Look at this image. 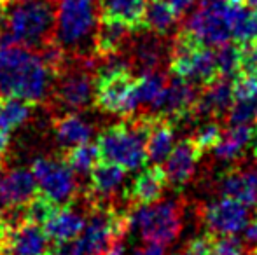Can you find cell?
Segmentation results:
<instances>
[{"instance_id": "35", "label": "cell", "mask_w": 257, "mask_h": 255, "mask_svg": "<svg viewBox=\"0 0 257 255\" xmlns=\"http://www.w3.org/2000/svg\"><path fill=\"white\" fill-rule=\"evenodd\" d=\"M212 255H247V248L234 236H213Z\"/></svg>"}, {"instance_id": "24", "label": "cell", "mask_w": 257, "mask_h": 255, "mask_svg": "<svg viewBox=\"0 0 257 255\" xmlns=\"http://www.w3.org/2000/svg\"><path fill=\"white\" fill-rule=\"evenodd\" d=\"M100 18H110L128 25L133 32L144 30L147 0H96Z\"/></svg>"}, {"instance_id": "48", "label": "cell", "mask_w": 257, "mask_h": 255, "mask_svg": "<svg viewBox=\"0 0 257 255\" xmlns=\"http://www.w3.org/2000/svg\"><path fill=\"white\" fill-rule=\"evenodd\" d=\"M4 2H6V4H7V2H9V0H4Z\"/></svg>"}, {"instance_id": "19", "label": "cell", "mask_w": 257, "mask_h": 255, "mask_svg": "<svg viewBox=\"0 0 257 255\" xmlns=\"http://www.w3.org/2000/svg\"><path fill=\"white\" fill-rule=\"evenodd\" d=\"M168 180H166L165 170L161 164H151L144 171H140L135 177L133 184L126 191L130 206H142L151 204L161 199Z\"/></svg>"}, {"instance_id": "36", "label": "cell", "mask_w": 257, "mask_h": 255, "mask_svg": "<svg viewBox=\"0 0 257 255\" xmlns=\"http://www.w3.org/2000/svg\"><path fill=\"white\" fill-rule=\"evenodd\" d=\"M243 245L247 250L257 253V217L254 220H248L243 227Z\"/></svg>"}, {"instance_id": "43", "label": "cell", "mask_w": 257, "mask_h": 255, "mask_svg": "<svg viewBox=\"0 0 257 255\" xmlns=\"http://www.w3.org/2000/svg\"><path fill=\"white\" fill-rule=\"evenodd\" d=\"M243 2L248 4L250 7H255V9H257V0H243Z\"/></svg>"}, {"instance_id": "16", "label": "cell", "mask_w": 257, "mask_h": 255, "mask_svg": "<svg viewBox=\"0 0 257 255\" xmlns=\"http://www.w3.org/2000/svg\"><path fill=\"white\" fill-rule=\"evenodd\" d=\"M201 95L194 103V117L200 119H222L227 116L234 102V81L229 77H217L201 88Z\"/></svg>"}, {"instance_id": "30", "label": "cell", "mask_w": 257, "mask_h": 255, "mask_svg": "<svg viewBox=\"0 0 257 255\" xmlns=\"http://www.w3.org/2000/svg\"><path fill=\"white\" fill-rule=\"evenodd\" d=\"M61 157H63L65 163L72 168V171H74V173H79V175H88L89 171L96 166V163L102 161L98 145H96V143H91V142L70 147V149L65 150Z\"/></svg>"}, {"instance_id": "7", "label": "cell", "mask_w": 257, "mask_h": 255, "mask_svg": "<svg viewBox=\"0 0 257 255\" xmlns=\"http://www.w3.org/2000/svg\"><path fill=\"white\" fill-rule=\"evenodd\" d=\"M130 229L147 243L170 245L184 227V206L177 199L156 201L142 206H130Z\"/></svg>"}, {"instance_id": "33", "label": "cell", "mask_w": 257, "mask_h": 255, "mask_svg": "<svg viewBox=\"0 0 257 255\" xmlns=\"http://www.w3.org/2000/svg\"><path fill=\"white\" fill-rule=\"evenodd\" d=\"M236 77L257 84V44L240 46Z\"/></svg>"}, {"instance_id": "5", "label": "cell", "mask_w": 257, "mask_h": 255, "mask_svg": "<svg viewBox=\"0 0 257 255\" xmlns=\"http://www.w3.org/2000/svg\"><path fill=\"white\" fill-rule=\"evenodd\" d=\"M95 68L93 58H72L65 62L54 77L49 102L65 112H81L95 100Z\"/></svg>"}, {"instance_id": "47", "label": "cell", "mask_w": 257, "mask_h": 255, "mask_svg": "<svg viewBox=\"0 0 257 255\" xmlns=\"http://www.w3.org/2000/svg\"><path fill=\"white\" fill-rule=\"evenodd\" d=\"M255 217H257V204H255Z\"/></svg>"}, {"instance_id": "21", "label": "cell", "mask_w": 257, "mask_h": 255, "mask_svg": "<svg viewBox=\"0 0 257 255\" xmlns=\"http://www.w3.org/2000/svg\"><path fill=\"white\" fill-rule=\"evenodd\" d=\"M84 222L86 215L75 210L74 203H72L65 204V206H54L42 227L53 243H63L77 238L84 227Z\"/></svg>"}, {"instance_id": "34", "label": "cell", "mask_w": 257, "mask_h": 255, "mask_svg": "<svg viewBox=\"0 0 257 255\" xmlns=\"http://www.w3.org/2000/svg\"><path fill=\"white\" fill-rule=\"evenodd\" d=\"M257 100L254 98H234L229 112H227V121L231 124H250L255 119Z\"/></svg>"}, {"instance_id": "22", "label": "cell", "mask_w": 257, "mask_h": 255, "mask_svg": "<svg viewBox=\"0 0 257 255\" xmlns=\"http://www.w3.org/2000/svg\"><path fill=\"white\" fill-rule=\"evenodd\" d=\"M147 116V133H146V150L147 161L153 164H163L175 147V124L165 117L153 114Z\"/></svg>"}, {"instance_id": "23", "label": "cell", "mask_w": 257, "mask_h": 255, "mask_svg": "<svg viewBox=\"0 0 257 255\" xmlns=\"http://www.w3.org/2000/svg\"><path fill=\"white\" fill-rule=\"evenodd\" d=\"M255 128L250 124H231L227 129H222V136H220L219 143L213 147V156L219 161H236L241 157L243 150L254 142Z\"/></svg>"}, {"instance_id": "32", "label": "cell", "mask_w": 257, "mask_h": 255, "mask_svg": "<svg viewBox=\"0 0 257 255\" xmlns=\"http://www.w3.org/2000/svg\"><path fill=\"white\" fill-rule=\"evenodd\" d=\"M220 136H222V126L219 119H206L194 129L191 138L201 152H212L213 147L219 143Z\"/></svg>"}, {"instance_id": "2", "label": "cell", "mask_w": 257, "mask_h": 255, "mask_svg": "<svg viewBox=\"0 0 257 255\" xmlns=\"http://www.w3.org/2000/svg\"><path fill=\"white\" fill-rule=\"evenodd\" d=\"M58 0H9L4 32L16 44L42 51L54 42Z\"/></svg>"}, {"instance_id": "29", "label": "cell", "mask_w": 257, "mask_h": 255, "mask_svg": "<svg viewBox=\"0 0 257 255\" xmlns=\"http://www.w3.org/2000/svg\"><path fill=\"white\" fill-rule=\"evenodd\" d=\"M168 77L163 72L153 70V72H142L135 81V102L137 109L144 105H153L165 89Z\"/></svg>"}, {"instance_id": "3", "label": "cell", "mask_w": 257, "mask_h": 255, "mask_svg": "<svg viewBox=\"0 0 257 255\" xmlns=\"http://www.w3.org/2000/svg\"><path fill=\"white\" fill-rule=\"evenodd\" d=\"M100 21L96 0H58L54 42L72 58L95 56V34Z\"/></svg>"}, {"instance_id": "15", "label": "cell", "mask_w": 257, "mask_h": 255, "mask_svg": "<svg viewBox=\"0 0 257 255\" xmlns=\"http://www.w3.org/2000/svg\"><path fill=\"white\" fill-rule=\"evenodd\" d=\"M201 150L193 142V138H184L172 149L170 156L165 159V175L168 185H173L177 189H182L189 184V180L196 173L198 163L201 159Z\"/></svg>"}, {"instance_id": "31", "label": "cell", "mask_w": 257, "mask_h": 255, "mask_svg": "<svg viewBox=\"0 0 257 255\" xmlns=\"http://www.w3.org/2000/svg\"><path fill=\"white\" fill-rule=\"evenodd\" d=\"M215 62L217 70L220 77L236 79L238 75V58H240V46L238 44H226L215 48Z\"/></svg>"}, {"instance_id": "10", "label": "cell", "mask_w": 257, "mask_h": 255, "mask_svg": "<svg viewBox=\"0 0 257 255\" xmlns=\"http://www.w3.org/2000/svg\"><path fill=\"white\" fill-rule=\"evenodd\" d=\"M198 100L196 86L173 75L166 82L165 89L158 100L151 105V114L165 117L173 124H184L186 121H194V103Z\"/></svg>"}, {"instance_id": "44", "label": "cell", "mask_w": 257, "mask_h": 255, "mask_svg": "<svg viewBox=\"0 0 257 255\" xmlns=\"http://www.w3.org/2000/svg\"><path fill=\"white\" fill-rule=\"evenodd\" d=\"M175 255H191L189 252H187V250L186 248H184V250H180V252H177Z\"/></svg>"}, {"instance_id": "11", "label": "cell", "mask_w": 257, "mask_h": 255, "mask_svg": "<svg viewBox=\"0 0 257 255\" xmlns=\"http://www.w3.org/2000/svg\"><path fill=\"white\" fill-rule=\"evenodd\" d=\"M201 218L213 236H234L248 222V206L233 197L220 196L201 208Z\"/></svg>"}, {"instance_id": "14", "label": "cell", "mask_w": 257, "mask_h": 255, "mask_svg": "<svg viewBox=\"0 0 257 255\" xmlns=\"http://www.w3.org/2000/svg\"><path fill=\"white\" fill-rule=\"evenodd\" d=\"M139 37L132 39L130 49V63L133 68H139L142 72L159 70L170 60V49L172 42H166L165 35H158L153 32L139 30Z\"/></svg>"}, {"instance_id": "39", "label": "cell", "mask_w": 257, "mask_h": 255, "mask_svg": "<svg viewBox=\"0 0 257 255\" xmlns=\"http://www.w3.org/2000/svg\"><path fill=\"white\" fill-rule=\"evenodd\" d=\"M7 149H9V133L0 131V166H2L4 156H6Z\"/></svg>"}, {"instance_id": "12", "label": "cell", "mask_w": 257, "mask_h": 255, "mask_svg": "<svg viewBox=\"0 0 257 255\" xmlns=\"http://www.w3.org/2000/svg\"><path fill=\"white\" fill-rule=\"evenodd\" d=\"M51 248L44 227L30 220L9 225L0 241V255H51Z\"/></svg>"}, {"instance_id": "38", "label": "cell", "mask_w": 257, "mask_h": 255, "mask_svg": "<svg viewBox=\"0 0 257 255\" xmlns=\"http://www.w3.org/2000/svg\"><path fill=\"white\" fill-rule=\"evenodd\" d=\"M168 2H170V6L173 7V11L179 14V16H184V14L191 11L194 0H168Z\"/></svg>"}, {"instance_id": "1", "label": "cell", "mask_w": 257, "mask_h": 255, "mask_svg": "<svg viewBox=\"0 0 257 255\" xmlns=\"http://www.w3.org/2000/svg\"><path fill=\"white\" fill-rule=\"evenodd\" d=\"M56 72L39 51L20 46L2 30L0 34V95L18 96L30 103L51 98Z\"/></svg>"}, {"instance_id": "27", "label": "cell", "mask_w": 257, "mask_h": 255, "mask_svg": "<svg viewBox=\"0 0 257 255\" xmlns=\"http://www.w3.org/2000/svg\"><path fill=\"white\" fill-rule=\"evenodd\" d=\"M179 14L173 11L168 0H147L146 14H144V30L168 37L175 28Z\"/></svg>"}, {"instance_id": "4", "label": "cell", "mask_w": 257, "mask_h": 255, "mask_svg": "<svg viewBox=\"0 0 257 255\" xmlns=\"http://www.w3.org/2000/svg\"><path fill=\"white\" fill-rule=\"evenodd\" d=\"M147 116L124 117V121L105 128L98 135V150L102 161H108L126 171L139 170L147 161L146 150Z\"/></svg>"}, {"instance_id": "17", "label": "cell", "mask_w": 257, "mask_h": 255, "mask_svg": "<svg viewBox=\"0 0 257 255\" xmlns=\"http://www.w3.org/2000/svg\"><path fill=\"white\" fill-rule=\"evenodd\" d=\"M39 194L35 175L27 168L4 171L0 182V206L7 210H21Z\"/></svg>"}, {"instance_id": "42", "label": "cell", "mask_w": 257, "mask_h": 255, "mask_svg": "<svg viewBox=\"0 0 257 255\" xmlns=\"http://www.w3.org/2000/svg\"><path fill=\"white\" fill-rule=\"evenodd\" d=\"M252 149H254V157H257V126H255V136H254V142H252Z\"/></svg>"}, {"instance_id": "40", "label": "cell", "mask_w": 257, "mask_h": 255, "mask_svg": "<svg viewBox=\"0 0 257 255\" xmlns=\"http://www.w3.org/2000/svg\"><path fill=\"white\" fill-rule=\"evenodd\" d=\"M7 227H9V224H7V220H6V215L0 210V241H2L4 234L7 232Z\"/></svg>"}, {"instance_id": "37", "label": "cell", "mask_w": 257, "mask_h": 255, "mask_svg": "<svg viewBox=\"0 0 257 255\" xmlns=\"http://www.w3.org/2000/svg\"><path fill=\"white\" fill-rule=\"evenodd\" d=\"M133 255H168V253H166L165 245H159V243H147V245L135 248Z\"/></svg>"}, {"instance_id": "8", "label": "cell", "mask_w": 257, "mask_h": 255, "mask_svg": "<svg viewBox=\"0 0 257 255\" xmlns=\"http://www.w3.org/2000/svg\"><path fill=\"white\" fill-rule=\"evenodd\" d=\"M30 170L35 175L41 194L53 201L56 206L72 204L77 199V178L63 157H37L32 163Z\"/></svg>"}, {"instance_id": "26", "label": "cell", "mask_w": 257, "mask_h": 255, "mask_svg": "<svg viewBox=\"0 0 257 255\" xmlns=\"http://www.w3.org/2000/svg\"><path fill=\"white\" fill-rule=\"evenodd\" d=\"M53 129L56 142L65 150L89 142L93 136V126L75 112H65L56 117L53 123Z\"/></svg>"}, {"instance_id": "6", "label": "cell", "mask_w": 257, "mask_h": 255, "mask_svg": "<svg viewBox=\"0 0 257 255\" xmlns=\"http://www.w3.org/2000/svg\"><path fill=\"white\" fill-rule=\"evenodd\" d=\"M168 68L175 77L189 81L200 88H205L220 77L212 48L201 44L186 28H180L172 39Z\"/></svg>"}, {"instance_id": "46", "label": "cell", "mask_w": 257, "mask_h": 255, "mask_svg": "<svg viewBox=\"0 0 257 255\" xmlns=\"http://www.w3.org/2000/svg\"><path fill=\"white\" fill-rule=\"evenodd\" d=\"M255 123H257V109H255Z\"/></svg>"}, {"instance_id": "41", "label": "cell", "mask_w": 257, "mask_h": 255, "mask_svg": "<svg viewBox=\"0 0 257 255\" xmlns=\"http://www.w3.org/2000/svg\"><path fill=\"white\" fill-rule=\"evenodd\" d=\"M4 18H6V2L0 0V34L4 30Z\"/></svg>"}, {"instance_id": "45", "label": "cell", "mask_w": 257, "mask_h": 255, "mask_svg": "<svg viewBox=\"0 0 257 255\" xmlns=\"http://www.w3.org/2000/svg\"><path fill=\"white\" fill-rule=\"evenodd\" d=\"M2 177H4V170H2V166H0V182H2Z\"/></svg>"}, {"instance_id": "9", "label": "cell", "mask_w": 257, "mask_h": 255, "mask_svg": "<svg viewBox=\"0 0 257 255\" xmlns=\"http://www.w3.org/2000/svg\"><path fill=\"white\" fill-rule=\"evenodd\" d=\"M229 9L231 0H219L200 6V9L187 18L184 28L193 34L201 44L208 48H219L231 39Z\"/></svg>"}, {"instance_id": "28", "label": "cell", "mask_w": 257, "mask_h": 255, "mask_svg": "<svg viewBox=\"0 0 257 255\" xmlns=\"http://www.w3.org/2000/svg\"><path fill=\"white\" fill-rule=\"evenodd\" d=\"M34 112V103L18 96L0 95V131L9 133L23 126Z\"/></svg>"}, {"instance_id": "20", "label": "cell", "mask_w": 257, "mask_h": 255, "mask_svg": "<svg viewBox=\"0 0 257 255\" xmlns=\"http://www.w3.org/2000/svg\"><path fill=\"white\" fill-rule=\"evenodd\" d=\"M133 34L135 32L121 21L110 20V18H100L95 34V42H93L95 56L103 58V56L122 55L128 49Z\"/></svg>"}, {"instance_id": "13", "label": "cell", "mask_w": 257, "mask_h": 255, "mask_svg": "<svg viewBox=\"0 0 257 255\" xmlns=\"http://www.w3.org/2000/svg\"><path fill=\"white\" fill-rule=\"evenodd\" d=\"M219 194L224 197H233L247 206L257 204V157L252 163L233 164L219 175L217 180Z\"/></svg>"}, {"instance_id": "25", "label": "cell", "mask_w": 257, "mask_h": 255, "mask_svg": "<svg viewBox=\"0 0 257 255\" xmlns=\"http://www.w3.org/2000/svg\"><path fill=\"white\" fill-rule=\"evenodd\" d=\"M231 37L238 46L257 44V9L243 0H231Z\"/></svg>"}, {"instance_id": "18", "label": "cell", "mask_w": 257, "mask_h": 255, "mask_svg": "<svg viewBox=\"0 0 257 255\" xmlns=\"http://www.w3.org/2000/svg\"><path fill=\"white\" fill-rule=\"evenodd\" d=\"M126 170L108 161H100L89 171V187L86 199L91 204L96 203H114L115 196L121 192L124 185Z\"/></svg>"}]
</instances>
